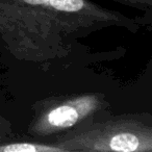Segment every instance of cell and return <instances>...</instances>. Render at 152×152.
I'll use <instances>...</instances> for the list:
<instances>
[{
  "instance_id": "cell-6",
  "label": "cell",
  "mask_w": 152,
  "mask_h": 152,
  "mask_svg": "<svg viewBox=\"0 0 152 152\" xmlns=\"http://www.w3.org/2000/svg\"><path fill=\"white\" fill-rule=\"evenodd\" d=\"M9 129V127L5 126L4 122L1 118H0V143H2L5 139V134H7V131Z\"/></svg>"
},
{
  "instance_id": "cell-4",
  "label": "cell",
  "mask_w": 152,
  "mask_h": 152,
  "mask_svg": "<svg viewBox=\"0 0 152 152\" xmlns=\"http://www.w3.org/2000/svg\"><path fill=\"white\" fill-rule=\"evenodd\" d=\"M0 152H64L53 143L42 142H13L0 143Z\"/></svg>"
},
{
  "instance_id": "cell-1",
  "label": "cell",
  "mask_w": 152,
  "mask_h": 152,
  "mask_svg": "<svg viewBox=\"0 0 152 152\" xmlns=\"http://www.w3.org/2000/svg\"><path fill=\"white\" fill-rule=\"evenodd\" d=\"M137 31V21L91 0H0V38L17 58L46 61L105 27Z\"/></svg>"
},
{
  "instance_id": "cell-3",
  "label": "cell",
  "mask_w": 152,
  "mask_h": 152,
  "mask_svg": "<svg viewBox=\"0 0 152 152\" xmlns=\"http://www.w3.org/2000/svg\"><path fill=\"white\" fill-rule=\"evenodd\" d=\"M106 101L100 93H83L50 99L34 116L28 133L34 137L56 135L74 128L102 110Z\"/></svg>"
},
{
  "instance_id": "cell-5",
  "label": "cell",
  "mask_w": 152,
  "mask_h": 152,
  "mask_svg": "<svg viewBox=\"0 0 152 152\" xmlns=\"http://www.w3.org/2000/svg\"><path fill=\"white\" fill-rule=\"evenodd\" d=\"M115 1L122 3V4L128 5V7H137V9L141 10H149L152 4V0H115Z\"/></svg>"
},
{
  "instance_id": "cell-2",
  "label": "cell",
  "mask_w": 152,
  "mask_h": 152,
  "mask_svg": "<svg viewBox=\"0 0 152 152\" xmlns=\"http://www.w3.org/2000/svg\"><path fill=\"white\" fill-rule=\"evenodd\" d=\"M51 143L64 152H151L152 126L144 116L124 115L73 129Z\"/></svg>"
}]
</instances>
